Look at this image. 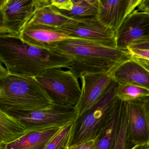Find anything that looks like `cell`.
Returning <instances> with one entry per match:
<instances>
[{"mask_svg": "<svg viewBox=\"0 0 149 149\" xmlns=\"http://www.w3.org/2000/svg\"><path fill=\"white\" fill-rule=\"evenodd\" d=\"M0 61L11 74L35 78L47 70L68 68L71 65V59L66 55L9 36H0Z\"/></svg>", "mask_w": 149, "mask_h": 149, "instance_id": "1", "label": "cell"}, {"mask_svg": "<svg viewBox=\"0 0 149 149\" xmlns=\"http://www.w3.org/2000/svg\"><path fill=\"white\" fill-rule=\"evenodd\" d=\"M54 50L71 59L68 69L78 79L85 73L108 72L132 58L129 50L108 47L79 38L62 41Z\"/></svg>", "mask_w": 149, "mask_h": 149, "instance_id": "2", "label": "cell"}, {"mask_svg": "<svg viewBox=\"0 0 149 149\" xmlns=\"http://www.w3.org/2000/svg\"><path fill=\"white\" fill-rule=\"evenodd\" d=\"M54 103L35 77L13 74L1 63L0 109L9 114L50 109Z\"/></svg>", "mask_w": 149, "mask_h": 149, "instance_id": "3", "label": "cell"}, {"mask_svg": "<svg viewBox=\"0 0 149 149\" xmlns=\"http://www.w3.org/2000/svg\"><path fill=\"white\" fill-rule=\"evenodd\" d=\"M118 86L113 79L98 102L75 121L69 147L95 140L102 132L118 99L116 93Z\"/></svg>", "mask_w": 149, "mask_h": 149, "instance_id": "4", "label": "cell"}, {"mask_svg": "<svg viewBox=\"0 0 149 149\" xmlns=\"http://www.w3.org/2000/svg\"><path fill=\"white\" fill-rule=\"evenodd\" d=\"M36 78L55 104L76 109L80 101L81 88L78 78L70 70L50 69Z\"/></svg>", "mask_w": 149, "mask_h": 149, "instance_id": "5", "label": "cell"}, {"mask_svg": "<svg viewBox=\"0 0 149 149\" xmlns=\"http://www.w3.org/2000/svg\"><path fill=\"white\" fill-rule=\"evenodd\" d=\"M41 0H0V36L19 38Z\"/></svg>", "mask_w": 149, "mask_h": 149, "instance_id": "6", "label": "cell"}, {"mask_svg": "<svg viewBox=\"0 0 149 149\" xmlns=\"http://www.w3.org/2000/svg\"><path fill=\"white\" fill-rule=\"evenodd\" d=\"M10 114L23 123L30 133L54 127H63L77 118L76 109L56 104L43 110Z\"/></svg>", "mask_w": 149, "mask_h": 149, "instance_id": "7", "label": "cell"}, {"mask_svg": "<svg viewBox=\"0 0 149 149\" xmlns=\"http://www.w3.org/2000/svg\"><path fill=\"white\" fill-rule=\"evenodd\" d=\"M56 29L70 36L93 42L108 47L116 48V33L104 26L97 16L74 20Z\"/></svg>", "mask_w": 149, "mask_h": 149, "instance_id": "8", "label": "cell"}, {"mask_svg": "<svg viewBox=\"0 0 149 149\" xmlns=\"http://www.w3.org/2000/svg\"><path fill=\"white\" fill-rule=\"evenodd\" d=\"M118 67L107 72L81 75V94L76 107L77 118L98 102L113 80V73Z\"/></svg>", "mask_w": 149, "mask_h": 149, "instance_id": "9", "label": "cell"}, {"mask_svg": "<svg viewBox=\"0 0 149 149\" xmlns=\"http://www.w3.org/2000/svg\"><path fill=\"white\" fill-rule=\"evenodd\" d=\"M149 37V15L136 10L128 15L116 32V48L127 50L138 41Z\"/></svg>", "mask_w": 149, "mask_h": 149, "instance_id": "10", "label": "cell"}, {"mask_svg": "<svg viewBox=\"0 0 149 149\" xmlns=\"http://www.w3.org/2000/svg\"><path fill=\"white\" fill-rule=\"evenodd\" d=\"M141 0H98L97 18L107 28L116 32L126 17L133 13Z\"/></svg>", "mask_w": 149, "mask_h": 149, "instance_id": "11", "label": "cell"}, {"mask_svg": "<svg viewBox=\"0 0 149 149\" xmlns=\"http://www.w3.org/2000/svg\"><path fill=\"white\" fill-rule=\"evenodd\" d=\"M19 38L22 41L32 46L54 50L61 42L76 38L54 28L42 25H28Z\"/></svg>", "mask_w": 149, "mask_h": 149, "instance_id": "12", "label": "cell"}, {"mask_svg": "<svg viewBox=\"0 0 149 149\" xmlns=\"http://www.w3.org/2000/svg\"><path fill=\"white\" fill-rule=\"evenodd\" d=\"M126 103L129 139L134 146L148 143L149 126L143 104Z\"/></svg>", "mask_w": 149, "mask_h": 149, "instance_id": "13", "label": "cell"}, {"mask_svg": "<svg viewBox=\"0 0 149 149\" xmlns=\"http://www.w3.org/2000/svg\"><path fill=\"white\" fill-rule=\"evenodd\" d=\"M113 79L120 85H136L149 90V71L132 57L117 68Z\"/></svg>", "mask_w": 149, "mask_h": 149, "instance_id": "14", "label": "cell"}, {"mask_svg": "<svg viewBox=\"0 0 149 149\" xmlns=\"http://www.w3.org/2000/svg\"><path fill=\"white\" fill-rule=\"evenodd\" d=\"M29 133L20 120L0 109V147L14 143Z\"/></svg>", "mask_w": 149, "mask_h": 149, "instance_id": "15", "label": "cell"}, {"mask_svg": "<svg viewBox=\"0 0 149 149\" xmlns=\"http://www.w3.org/2000/svg\"><path fill=\"white\" fill-rule=\"evenodd\" d=\"M74 20L62 14L57 8L51 5L50 0H41L40 7L28 25L57 28L71 23Z\"/></svg>", "mask_w": 149, "mask_h": 149, "instance_id": "16", "label": "cell"}, {"mask_svg": "<svg viewBox=\"0 0 149 149\" xmlns=\"http://www.w3.org/2000/svg\"><path fill=\"white\" fill-rule=\"evenodd\" d=\"M61 127L31 132L14 143L0 147V149H43Z\"/></svg>", "mask_w": 149, "mask_h": 149, "instance_id": "17", "label": "cell"}, {"mask_svg": "<svg viewBox=\"0 0 149 149\" xmlns=\"http://www.w3.org/2000/svg\"><path fill=\"white\" fill-rule=\"evenodd\" d=\"M123 103L118 99L108 124L95 139V149H114L119 129Z\"/></svg>", "mask_w": 149, "mask_h": 149, "instance_id": "18", "label": "cell"}, {"mask_svg": "<svg viewBox=\"0 0 149 149\" xmlns=\"http://www.w3.org/2000/svg\"><path fill=\"white\" fill-rule=\"evenodd\" d=\"M73 7L70 11H58L64 16L78 20L97 16L98 0H72Z\"/></svg>", "mask_w": 149, "mask_h": 149, "instance_id": "19", "label": "cell"}, {"mask_svg": "<svg viewBox=\"0 0 149 149\" xmlns=\"http://www.w3.org/2000/svg\"><path fill=\"white\" fill-rule=\"evenodd\" d=\"M116 97L123 102L143 104L149 98V90L136 85H119Z\"/></svg>", "mask_w": 149, "mask_h": 149, "instance_id": "20", "label": "cell"}, {"mask_svg": "<svg viewBox=\"0 0 149 149\" xmlns=\"http://www.w3.org/2000/svg\"><path fill=\"white\" fill-rule=\"evenodd\" d=\"M74 121L63 126L43 149H68L70 144Z\"/></svg>", "mask_w": 149, "mask_h": 149, "instance_id": "21", "label": "cell"}, {"mask_svg": "<svg viewBox=\"0 0 149 149\" xmlns=\"http://www.w3.org/2000/svg\"><path fill=\"white\" fill-rule=\"evenodd\" d=\"M134 147L129 139L126 104L123 102L119 129L113 149H132Z\"/></svg>", "mask_w": 149, "mask_h": 149, "instance_id": "22", "label": "cell"}, {"mask_svg": "<svg viewBox=\"0 0 149 149\" xmlns=\"http://www.w3.org/2000/svg\"><path fill=\"white\" fill-rule=\"evenodd\" d=\"M50 3L58 10L62 11H70L73 7L72 0H50Z\"/></svg>", "mask_w": 149, "mask_h": 149, "instance_id": "23", "label": "cell"}, {"mask_svg": "<svg viewBox=\"0 0 149 149\" xmlns=\"http://www.w3.org/2000/svg\"><path fill=\"white\" fill-rule=\"evenodd\" d=\"M128 49H147L149 50V37L138 41L131 45Z\"/></svg>", "mask_w": 149, "mask_h": 149, "instance_id": "24", "label": "cell"}, {"mask_svg": "<svg viewBox=\"0 0 149 149\" xmlns=\"http://www.w3.org/2000/svg\"><path fill=\"white\" fill-rule=\"evenodd\" d=\"M132 57H138L149 60V50L147 49H128Z\"/></svg>", "mask_w": 149, "mask_h": 149, "instance_id": "25", "label": "cell"}, {"mask_svg": "<svg viewBox=\"0 0 149 149\" xmlns=\"http://www.w3.org/2000/svg\"><path fill=\"white\" fill-rule=\"evenodd\" d=\"M95 140H90L79 144L70 146L68 149H95Z\"/></svg>", "mask_w": 149, "mask_h": 149, "instance_id": "26", "label": "cell"}, {"mask_svg": "<svg viewBox=\"0 0 149 149\" xmlns=\"http://www.w3.org/2000/svg\"><path fill=\"white\" fill-rule=\"evenodd\" d=\"M134 60L141 64L146 69L149 71V60L143 58H138V57H132Z\"/></svg>", "mask_w": 149, "mask_h": 149, "instance_id": "27", "label": "cell"}, {"mask_svg": "<svg viewBox=\"0 0 149 149\" xmlns=\"http://www.w3.org/2000/svg\"><path fill=\"white\" fill-rule=\"evenodd\" d=\"M139 11L149 9V0H141L140 4L138 7Z\"/></svg>", "mask_w": 149, "mask_h": 149, "instance_id": "28", "label": "cell"}, {"mask_svg": "<svg viewBox=\"0 0 149 149\" xmlns=\"http://www.w3.org/2000/svg\"><path fill=\"white\" fill-rule=\"evenodd\" d=\"M143 107L149 126V98L143 103Z\"/></svg>", "mask_w": 149, "mask_h": 149, "instance_id": "29", "label": "cell"}, {"mask_svg": "<svg viewBox=\"0 0 149 149\" xmlns=\"http://www.w3.org/2000/svg\"><path fill=\"white\" fill-rule=\"evenodd\" d=\"M132 149H149V145L148 143L139 145L136 146Z\"/></svg>", "mask_w": 149, "mask_h": 149, "instance_id": "30", "label": "cell"}, {"mask_svg": "<svg viewBox=\"0 0 149 149\" xmlns=\"http://www.w3.org/2000/svg\"><path fill=\"white\" fill-rule=\"evenodd\" d=\"M142 12H144V13L148 14L149 15V9H147V10H143V11H142Z\"/></svg>", "mask_w": 149, "mask_h": 149, "instance_id": "31", "label": "cell"}, {"mask_svg": "<svg viewBox=\"0 0 149 149\" xmlns=\"http://www.w3.org/2000/svg\"><path fill=\"white\" fill-rule=\"evenodd\" d=\"M148 144H149V142H148Z\"/></svg>", "mask_w": 149, "mask_h": 149, "instance_id": "32", "label": "cell"}]
</instances>
